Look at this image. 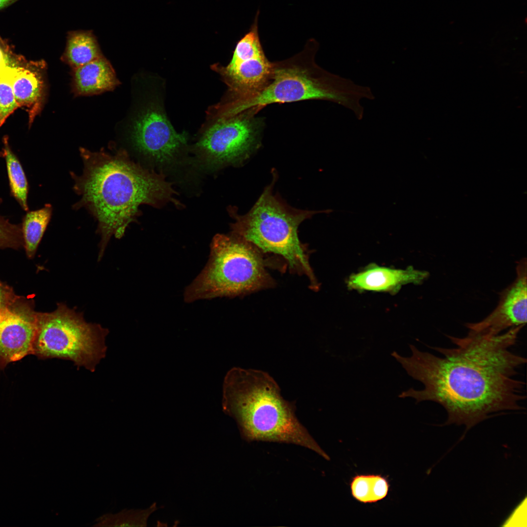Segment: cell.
<instances>
[{
    "instance_id": "7a4b0ae2",
    "label": "cell",
    "mask_w": 527,
    "mask_h": 527,
    "mask_svg": "<svg viewBox=\"0 0 527 527\" xmlns=\"http://www.w3.org/2000/svg\"><path fill=\"white\" fill-rule=\"evenodd\" d=\"M80 152L82 174L71 175L74 190L81 197L76 207H85L98 223L100 260L111 237L124 235L141 205L176 203V192L163 175L135 162L124 149L92 152L81 148Z\"/></svg>"
},
{
    "instance_id": "9a60e30c",
    "label": "cell",
    "mask_w": 527,
    "mask_h": 527,
    "mask_svg": "<svg viewBox=\"0 0 527 527\" xmlns=\"http://www.w3.org/2000/svg\"><path fill=\"white\" fill-rule=\"evenodd\" d=\"M119 84L112 65L103 56L73 69L72 89L76 96L100 94Z\"/></svg>"
},
{
    "instance_id": "8992f818",
    "label": "cell",
    "mask_w": 527,
    "mask_h": 527,
    "mask_svg": "<svg viewBox=\"0 0 527 527\" xmlns=\"http://www.w3.org/2000/svg\"><path fill=\"white\" fill-rule=\"evenodd\" d=\"M262 253L250 243L232 235L213 238L206 265L188 285L187 303L221 297H234L273 285Z\"/></svg>"
},
{
    "instance_id": "ffe728a7",
    "label": "cell",
    "mask_w": 527,
    "mask_h": 527,
    "mask_svg": "<svg viewBox=\"0 0 527 527\" xmlns=\"http://www.w3.org/2000/svg\"><path fill=\"white\" fill-rule=\"evenodd\" d=\"M159 508L154 503L145 509L124 508L116 513H107L96 519L93 527H146L150 515Z\"/></svg>"
},
{
    "instance_id": "e0dca14e",
    "label": "cell",
    "mask_w": 527,
    "mask_h": 527,
    "mask_svg": "<svg viewBox=\"0 0 527 527\" xmlns=\"http://www.w3.org/2000/svg\"><path fill=\"white\" fill-rule=\"evenodd\" d=\"M2 142L3 146L0 151V157L5 161L10 194L21 208L27 212L29 211L27 179L20 162L9 145L8 137L4 136Z\"/></svg>"
},
{
    "instance_id": "cb8c5ba5",
    "label": "cell",
    "mask_w": 527,
    "mask_h": 527,
    "mask_svg": "<svg viewBox=\"0 0 527 527\" xmlns=\"http://www.w3.org/2000/svg\"><path fill=\"white\" fill-rule=\"evenodd\" d=\"M17 300V297L12 289L0 281V320Z\"/></svg>"
},
{
    "instance_id": "d4e9b609",
    "label": "cell",
    "mask_w": 527,
    "mask_h": 527,
    "mask_svg": "<svg viewBox=\"0 0 527 527\" xmlns=\"http://www.w3.org/2000/svg\"><path fill=\"white\" fill-rule=\"evenodd\" d=\"M18 0H0V9L5 8Z\"/></svg>"
},
{
    "instance_id": "6da1fadb",
    "label": "cell",
    "mask_w": 527,
    "mask_h": 527,
    "mask_svg": "<svg viewBox=\"0 0 527 527\" xmlns=\"http://www.w3.org/2000/svg\"><path fill=\"white\" fill-rule=\"evenodd\" d=\"M523 326L497 335L468 331L463 338L447 336L455 347H431L441 357L412 345L410 357L393 352L407 374L424 385L399 397L440 404L447 414L444 425L465 426L466 431L495 414L522 409L524 383L515 376L527 360L510 348Z\"/></svg>"
},
{
    "instance_id": "277c9868",
    "label": "cell",
    "mask_w": 527,
    "mask_h": 527,
    "mask_svg": "<svg viewBox=\"0 0 527 527\" xmlns=\"http://www.w3.org/2000/svg\"><path fill=\"white\" fill-rule=\"evenodd\" d=\"M318 47L316 41L310 39L297 54L273 62L272 76L265 87L252 98L228 105V114L247 110L257 113L272 103L315 100L337 103L350 110L358 120H362L364 108L361 101L374 100L372 90L318 65L315 59Z\"/></svg>"
},
{
    "instance_id": "8fae6325",
    "label": "cell",
    "mask_w": 527,
    "mask_h": 527,
    "mask_svg": "<svg viewBox=\"0 0 527 527\" xmlns=\"http://www.w3.org/2000/svg\"><path fill=\"white\" fill-rule=\"evenodd\" d=\"M513 282L500 293L495 308L481 321L466 324L469 331L497 335L527 323V265L526 258L517 262Z\"/></svg>"
},
{
    "instance_id": "5b68a950",
    "label": "cell",
    "mask_w": 527,
    "mask_h": 527,
    "mask_svg": "<svg viewBox=\"0 0 527 527\" xmlns=\"http://www.w3.org/2000/svg\"><path fill=\"white\" fill-rule=\"evenodd\" d=\"M272 187H266L246 214H235L231 235L250 243L262 253L283 258L293 272L304 275L311 288L316 290L319 284L309 261V253L299 240L298 228L301 223L321 211L302 210L287 205L273 195Z\"/></svg>"
},
{
    "instance_id": "2e32d148",
    "label": "cell",
    "mask_w": 527,
    "mask_h": 527,
    "mask_svg": "<svg viewBox=\"0 0 527 527\" xmlns=\"http://www.w3.org/2000/svg\"><path fill=\"white\" fill-rule=\"evenodd\" d=\"M102 56L92 31L77 30L67 33L66 47L61 59L73 69Z\"/></svg>"
},
{
    "instance_id": "52a82bcc",
    "label": "cell",
    "mask_w": 527,
    "mask_h": 527,
    "mask_svg": "<svg viewBox=\"0 0 527 527\" xmlns=\"http://www.w3.org/2000/svg\"><path fill=\"white\" fill-rule=\"evenodd\" d=\"M107 329L86 322L81 313L65 304L50 313H39L34 353L43 358H57L73 362L94 372L105 356Z\"/></svg>"
},
{
    "instance_id": "44dd1931",
    "label": "cell",
    "mask_w": 527,
    "mask_h": 527,
    "mask_svg": "<svg viewBox=\"0 0 527 527\" xmlns=\"http://www.w3.org/2000/svg\"><path fill=\"white\" fill-rule=\"evenodd\" d=\"M16 67L8 68L0 74V127L7 118L19 107L12 88Z\"/></svg>"
},
{
    "instance_id": "3957f363",
    "label": "cell",
    "mask_w": 527,
    "mask_h": 527,
    "mask_svg": "<svg viewBox=\"0 0 527 527\" xmlns=\"http://www.w3.org/2000/svg\"><path fill=\"white\" fill-rule=\"evenodd\" d=\"M222 407L247 441L293 444L329 460L297 419L293 403L282 397L277 383L265 372L236 367L229 370L223 381Z\"/></svg>"
},
{
    "instance_id": "d6986e66",
    "label": "cell",
    "mask_w": 527,
    "mask_h": 527,
    "mask_svg": "<svg viewBox=\"0 0 527 527\" xmlns=\"http://www.w3.org/2000/svg\"><path fill=\"white\" fill-rule=\"evenodd\" d=\"M350 486L353 498L366 504L376 503L385 498L390 485L387 478L381 475L362 474L353 477Z\"/></svg>"
},
{
    "instance_id": "5bb4252c",
    "label": "cell",
    "mask_w": 527,
    "mask_h": 527,
    "mask_svg": "<svg viewBox=\"0 0 527 527\" xmlns=\"http://www.w3.org/2000/svg\"><path fill=\"white\" fill-rule=\"evenodd\" d=\"M43 61H28L25 59L16 67L12 88L19 107H23L29 116V125L41 112L44 98Z\"/></svg>"
},
{
    "instance_id": "ba28073f",
    "label": "cell",
    "mask_w": 527,
    "mask_h": 527,
    "mask_svg": "<svg viewBox=\"0 0 527 527\" xmlns=\"http://www.w3.org/2000/svg\"><path fill=\"white\" fill-rule=\"evenodd\" d=\"M247 110L217 120L195 145L199 158L206 165L219 167L241 164L261 145L264 126L263 118Z\"/></svg>"
},
{
    "instance_id": "30bf717a",
    "label": "cell",
    "mask_w": 527,
    "mask_h": 527,
    "mask_svg": "<svg viewBox=\"0 0 527 527\" xmlns=\"http://www.w3.org/2000/svg\"><path fill=\"white\" fill-rule=\"evenodd\" d=\"M130 138L137 152L160 164L174 160L187 141L186 134L178 133L156 104H151L139 115Z\"/></svg>"
},
{
    "instance_id": "7c38bea8",
    "label": "cell",
    "mask_w": 527,
    "mask_h": 527,
    "mask_svg": "<svg viewBox=\"0 0 527 527\" xmlns=\"http://www.w3.org/2000/svg\"><path fill=\"white\" fill-rule=\"evenodd\" d=\"M39 313L17 300L0 320V363L20 360L34 353Z\"/></svg>"
},
{
    "instance_id": "603a6c76",
    "label": "cell",
    "mask_w": 527,
    "mask_h": 527,
    "mask_svg": "<svg viewBox=\"0 0 527 527\" xmlns=\"http://www.w3.org/2000/svg\"><path fill=\"white\" fill-rule=\"evenodd\" d=\"M24 60L14 53L6 41L0 37V74L8 68L18 66Z\"/></svg>"
},
{
    "instance_id": "7402d4cb",
    "label": "cell",
    "mask_w": 527,
    "mask_h": 527,
    "mask_svg": "<svg viewBox=\"0 0 527 527\" xmlns=\"http://www.w3.org/2000/svg\"><path fill=\"white\" fill-rule=\"evenodd\" d=\"M2 200L0 199V204ZM23 242L21 225L12 223L0 215V247H16Z\"/></svg>"
},
{
    "instance_id": "ac0fdd59",
    "label": "cell",
    "mask_w": 527,
    "mask_h": 527,
    "mask_svg": "<svg viewBox=\"0 0 527 527\" xmlns=\"http://www.w3.org/2000/svg\"><path fill=\"white\" fill-rule=\"evenodd\" d=\"M52 207L50 204L38 210L28 211L22 218L21 231L23 242L28 257L35 253L51 220Z\"/></svg>"
},
{
    "instance_id": "9c48e42d",
    "label": "cell",
    "mask_w": 527,
    "mask_h": 527,
    "mask_svg": "<svg viewBox=\"0 0 527 527\" xmlns=\"http://www.w3.org/2000/svg\"><path fill=\"white\" fill-rule=\"evenodd\" d=\"M259 11L246 33L237 42L232 59L226 66H214L229 87L228 103L240 102L261 92L269 82L273 62L266 58L258 33Z\"/></svg>"
},
{
    "instance_id": "4fadbf2b",
    "label": "cell",
    "mask_w": 527,
    "mask_h": 527,
    "mask_svg": "<svg viewBox=\"0 0 527 527\" xmlns=\"http://www.w3.org/2000/svg\"><path fill=\"white\" fill-rule=\"evenodd\" d=\"M429 274L409 266L405 269L381 266L375 264L353 274L348 278V288L359 291L386 292L395 294L403 285L422 284Z\"/></svg>"
}]
</instances>
